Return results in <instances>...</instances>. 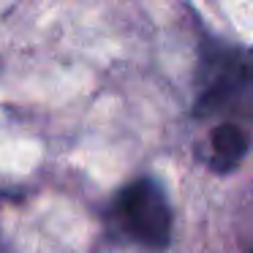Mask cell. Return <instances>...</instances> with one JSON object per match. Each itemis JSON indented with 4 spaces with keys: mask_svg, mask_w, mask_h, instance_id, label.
Segmentation results:
<instances>
[{
    "mask_svg": "<svg viewBox=\"0 0 253 253\" xmlns=\"http://www.w3.org/2000/svg\"><path fill=\"white\" fill-rule=\"evenodd\" d=\"M248 84H251V68L245 52L207 44L202 57V74H199L202 93L196 101V115H212L229 104H237L248 95Z\"/></svg>",
    "mask_w": 253,
    "mask_h": 253,
    "instance_id": "7a4b0ae2",
    "label": "cell"
},
{
    "mask_svg": "<svg viewBox=\"0 0 253 253\" xmlns=\"http://www.w3.org/2000/svg\"><path fill=\"white\" fill-rule=\"evenodd\" d=\"M248 155V133L242 131L234 123H223V126L215 128L212 133V158L210 166L220 174L226 171H234L237 166L245 161Z\"/></svg>",
    "mask_w": 253,
    "mask_h": 253,
    "instance_id": "3957f363",
    "label": "cell"
},
{
    "mask_svg": "<svg viewBox=\"0 0 253 253\" xmlns=\"http://www.w3.org/2000/svg\"><path fill=\"white\" fill-rule=\"evenodd\" d=\"M120 226L150 251H164L171 240V210L155 180H136L123 188L115 202Z\"/></svg>",
    "mask_w": 253,
    "mask_h": 253,
    "instance_id": "6da1fadb",
    "label": "cell"
}]
</instances>
